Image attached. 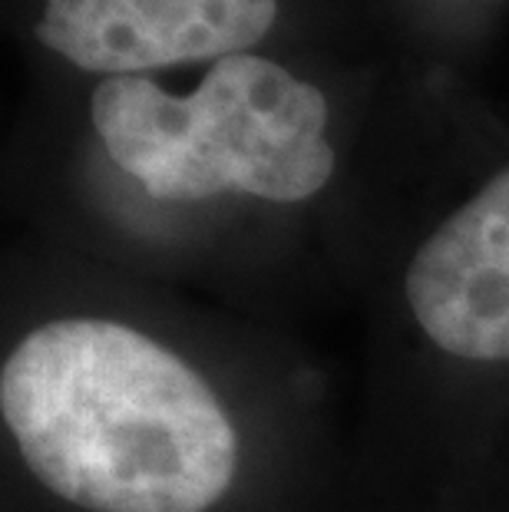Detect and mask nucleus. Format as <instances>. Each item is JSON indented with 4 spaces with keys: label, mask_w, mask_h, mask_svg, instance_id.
I'll use <instances>...</instances> for the list:
<instances>
[{
    "label": "nucleus",
    "mask_w": 509,
    "mask_h": 512,
    "mask_svg": "<svg viewBox=\"0 0 509 512\" xmlns=\"http://www.w3.org/2000/svg\"><path fill=\"white\" fill-rule=\"evenodd\" d=\"M4 512H361L285 328L67 255L0 298Z\"/></svg>",
    "instance_id": "obj_1"
},
{
    "label": "nucleus",
    "mask_w": 509,
    "mask_h": 512,
    "mask_svg": "<svg viewBox=\"0 0 509 512\" xmlns=\"http://www.w3.org/2000/svg\"><path fill=\"white\" fill-rule=\"evenodd\" d=\"M86 126L113 225L93 261L209 304L232 225L305 219L344 169L324 86L262 53L212 63L189 93L96 80Z\"/></svg>",
    "instance_id": "obj_2"
},
{
    "label": "nucleus",
    "mask_w": 509,
    "mask_h": 512,
    "mask_svg": "<svg viewBox=\"0 0 509 512\" xmlns=\"http://www.w3.org/2000/svg\"><path fill=\"white\" fill-rule=\"evenodd\" d=\"M364 308L357 503L433 512L509 456V166L400 245Z\"/></svg>",
    "instance_id": "obj_3"
},
{
    "label": "nucleus",
    "mask_w": 509,
    "mask_h": 512,
    "mask_svg": "<svg viewBox=\"0 0 509 512\" xmlns=\"http://www.w3.org/2000/svg\"><path fill=\"white\" fill-rule=\"evenodd\" d=\"M275 17L278 0H47L37 40L110 80L252 53Z\"/></svg>",
    "instance_id": "obj_4"
}]
</instances>
